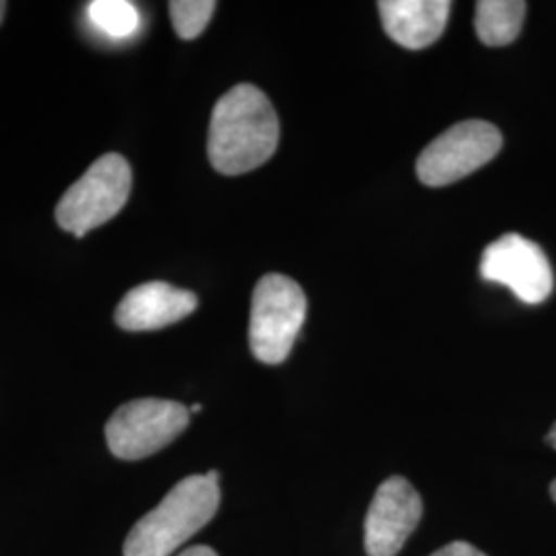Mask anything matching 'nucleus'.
I'll use <instances>...</instances> for the list:
<instances>
[{"label": "nucleus", "instance_id": "nucleus-16", "mask_svg": "<svg viewBox=\"0 0 556 556\" xmlns=\"http://www.w3.org/2000/svg\"><path fill=\"white\" fill-rule=\"evenodd\" d=\"M546 441H548V443H551V445H553V447H555L556 450V422L555 427L551 429V433H548V438H546Z\"/></svg>", "mask_w": 556, "mask_h": 556}, {"label": "nucleus", "instance_id": "nucleus-7", "mask_svg": "<svg viewBox=\"0 0 556 556\" xmlns=\"http://www.w3.org/2000/svg\"><path fill=\"white\" fill-rule=\"evenodd\" d=\"M480 277L507 287L526 305L546 301L555 287L553 268L542 248L517 233H507L486 245Z\"/></svg>", "mask_w": 556, "mask_h": 556}, {"label": "nucleus", "instance_id": "nucleus-17", "mask_svg": "<svg viewBox=\"0 0 556 556\" xmlns=\"http://www.w3.org/2000/svg\"><path fill=\"white\" fill-rule=\"evenodd\" d=\"M4 9H7V2L0 0V23H2V17H4Z\"/></svg>", "mask_w": 556, "mask_h": 556}, {"label": "nucleus", "instance_id": "nucleus-8", "mask_svg": "<svg viewBox=\"0 0 556 556\" xmlns=\"http://www.w3.org/2000/svg\"><path fill=\"white\" fill-rule=\"evenodd\" d=\"M422 501L417 489L402 477L379 484L365 519V551L369 556H396L417 530Z\"/></svg>", "mask_w": 556, "mask_h": 556}, {"label": "nucleus", "instance_id": "nucleus-12", "mask_svg": "<svg viewBox=\"0 0 556 556\" xmlns=\"http://www.w3.org/2000/svg\"><path fill=\"white\" fill-rule=\"evenodd\" d=\"M89 17L110 38L124 40L139 29L137 7L126 0H96L89 4Z\"/></svg>", "mask_w": 556, "mask_h": 556}, {"label": "nucleus", "instance_id": "nucleus-2", "mask_svg": "<svg viewBox=\"0 0 556 556\" xmlns=\"http://www.w3.org/2000/svg\"><path fill=\"white\" fill-rule=\"evenodd\" d=\"M219 482L194 475L178 482L160 505L140 517L124 542V556H169L217 514Z\"/></svg>", "mask_w": 556, "mask_h": 556}, {"label": "nucleus", "instance_id": "nucleus-11", "mask_svg": "<svg viewBox=\"0 0 556 556\" xmlns=\"http://www.w3.org/2000/svg\"><path fill=\"white\" fill-rule=\"evenodd\" d=\"M526 11L528 4L523 0H480L475 17L478 38L493 48L516 41Z\"/></svg>", "mask_w": 556, "mask_h": 556}, {"label": "nucleus", "instance_id": "nucleus-15", "mask_svg": "<svg viewBox=\"0 0 556 556\" xmlns=\"http://www.w3.org/2000/svg\"><path fill=\"white\" fill-rule=\"evenodd\" d=\"M178 556H219L213 548H208V546H192V548H188V551H184L181 555Z\"/></svg>", "mask_w": 556, "mask_h": 556}, {"label": "nucleus", "instance_id": "nucleus-6", "mask_svg": "<svg viewBox=\"0 0 556 556\" xmlns=\"http://www.w3.org/2000/svg\"><path fill=\"white\" fill-rule=\"evenodd\" d=\"M503 135L495 124L466 119L431 140L417 161V176L429 188H443L468 178L497 157Z\"/></svg>", "mask_w": 556, "mask_h": 556}, {"label": "nucleus", "instance_id": "nucleus-5", "mask_svg": "<svg viewBox=\"0 0 556 556\" xmlns=\"http://www.w3.org/2000/svg\"><path fill=\"white\" fill-rule=\"evenodd\" d=\"M190 425V408L174 400L142 397L119 406L105 425L108 447L119 459H142L161 452Z\"/></svg>", "mask_w": 556, "mask_h": 556}, {"label": "nucleus", "instance_id": "nucleus-14", "mask_svg": "<svg viewBox=\"0 0 556 556\" xmlns=\"http://www.w3.org/2000/svg\"><path fill=\"white\" fill-rule=\"evenodd\" d=\"M431 556H486L484 553H480L478 548H475L472 544L468 542H452L443 548H439L438 553H433Z\"/></svg>", "mask_w": 556, "mask_h": 556}, {"label": "nucleus", "instance_id": "nucleus-10", "mask_svg": "<svg viewBox=\"0 0 556 556\" xmlns=\"http://www.w3.org/2000/svg\"><path fill=\"white\" fill-rule=\"evenodd\" d=\"M379 17L386 34L408 48L422 50L443 36L452 2L447 0H383Z\"/></svg>", "mask_w": 556, "mask_h": 556}, {"label": "nucleus", "instance_id": "nucleus-9", "mask_svg": "<svg viewBox=\"0 0 556 556\" xmlns=\"http://www.w3.org/2000/svg\"><path fill=\"white\" fill-rule=\"evenodd\" d=\"M199 307L192 291L153 280L130 289L116 307L114 319L122 330L149 332L188 318Z\"/></svg>", "mask_w": 556, "mask_h": 556}, {"label": "nucleus", "instance_id": "nucleus-18", "mask_svg": "<svg viewBox=\"0 0 556 556\" xmlns=\"http://www.w3.org/2000/svg\"><path fill=\"white\" fill-rule=\"evenodd\" d=\"M200 410H202V406H200V404H194V406L190 408V415H192V413H200Z\"/></svg>", "mask_w": 556, "mask_h": 556}, {"label": "nucleus", "instance_id": "nucleus-1", "mask_svg": "<svg viewBox=\"0 0 556 556\" xmlns=\"http://www.w3.org/2000/svg\"><path fill=\"white\" fill-rule=\"evenodd\" d=\"M277 112L256 85H238L220 98L208 126V160L223 176L258 169L277 151Z\"/></svg>", "mask_w": 556, "mask_h": 556}, {"label": "nucleus", "instance_id": "nucleus-4", "mask_svg": "<svg viewBox=\"0 0 556 556\" xmlns=\"http://www.w3.org/2000/svg\"><path fill=\"white\" fill-rule=\"evenodd\" d=\"M132 190V169L118 153L96 161L60 199L56 220L77 238L114 219L126 206Z\"/></svg>", "mask_w": 556, "mask_h": 556}, {"label": "nucleus", "instance_id": "nucleus-19", "mask_svg": "<svg viewBox=\"0 0 556 556\" xmlns=\"http://www.w3.org/2000/svg\"><path fill=\"white\" fill-rule=\"evenodd\" d=\"M551 495H553V498H555L556 503V480L553 482V484H551Z\"/></svg>", "mask_w": 556, "mask_h": 556}, {"label": "nucleus", "instance_id": "nucleus-13", "mask_svg": "<svg viewBox=\"0 0 556 556\" xmlns=\"http://www.w3.org/2000/svg\"><path fill=\"white\" fill-rule=\"evenodd\" d=\"M217 2L213 0H172L169 15L181 40H197L213 20Z\"/></svg>", "mask_w": 556, "mask_h": 556}, {"label": "nucleus", "instance_id": "nucleus-3", "mask_svg": "<svg viewBox=\"0 0 556 556\" xmlns=\"http://www.w3.org/2000/svg\"><path fill=\"white\" fill-rule=\"evenodd\" d=\"M307 314V298L293 278L266 275L258 280L250 312V349L260 363L287 361Z\"/></svg>", "mask_w": 556, "mask_h": 556}]
</instances>
